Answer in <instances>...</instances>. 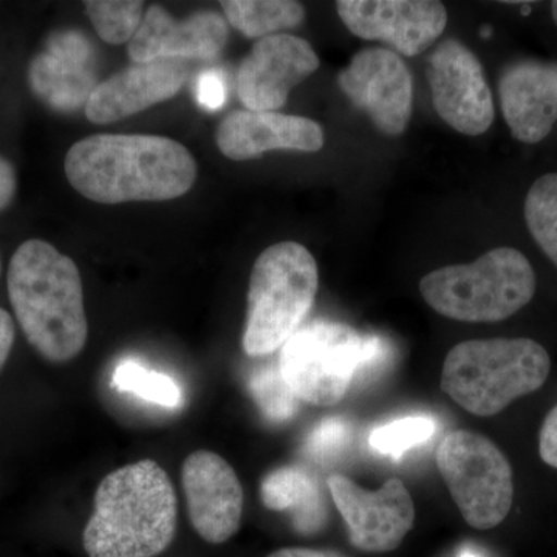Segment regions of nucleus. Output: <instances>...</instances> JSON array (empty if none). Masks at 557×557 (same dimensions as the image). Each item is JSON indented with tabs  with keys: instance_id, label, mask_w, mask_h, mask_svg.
I'll use <instances>...</instances> for the list:
<instances>
[{
	"instance_id": "ddd939ff",
	"label": "nucleus",
	"mask_w": 557,
	"mask_h": 557,
	"mask_svg": "<svg viewBox=\"0 0 557 557\" xmlns=\"http://www.w3.org/2000/svg\"><path fill=\"white\" fill-rule=\"evenodd\" d=\"M319 64L317 51L298 36L277 33L259 39L237 70V95L247 110L276 112Z\"/></svg>"
},
{
	"instance_id": "423d86ee",
	"label": "nucleus",
	"mask_w": 557,
	"mask_h": 557,
	"mask_svg": "<svg viewBox=\"0 0 557 557\" xmlns=\"http://www.w3.org/2000/svg\"><path fill=\"white\" fill-rule=\"evenodd\" d=\"M319 288L318 263L298 242H278L260 252L248 285L245 354H273L296 332L313 307Z\"/></svg>"
},
{
	"instance_id": "7c9ffc66",
	"label": "nucleus",
	"mask_w": 557,
	"mask_h": 557,
	"mask_svg": "<svg viewBox=\"0 0 557 557\" xmlns=\"http://www.w3.org/2000/svg\"><path fill=\"white\" fill-rule=\"evenodd\" d=\"M14 338H16V329H14L13 318L10 317L9 311L0 309V370L10 357Z\"/></svg>"
},
{
	"instance_id": "393cba45",
	"label": "nucleus",
	"mask_w": 557,
	"mask_h": 557,
	"mask_svg": "<svg viewBox=\"0 0 557 557\" xmlns=\"http://www.w3.org/2000/svg\"><path fill=\"white\" fill-rule=\"evenodd\" d=\"M437 432V423L431 417H406L375 429L370 435V446L381 456L401 457L406 450L428 443Z\"/></svg>"
},
{
	"instance_id": "7ed1b4c3",
	"label": "nucleus",
	"mask_w": 557,
	"mask_h": 557,
	"mask_svg": "<svg viewBox=\"0 0 557 557\" xmlns=\"http://www.w3.org/2000/svg\"><path fill=\"white\" fill-rule=\"evenodd\" d=\"M84 528L90 557H156L174 541L177 497L157 461L141 460L106 475Z\"/></svg>"
},
{
	"instance_id": "39448f33",
	"label": "nucleus",
	"mask_w": 557,
	"mask_h": 557,
	"mask_svg": "<svg viewBox=\"0 0 557 557\" xmlns=\"http://www.w3.org/2000/svg\"><path fill=\"white\" fill-rule=\"evenodd\" d=\"M536 271L519 249H491L468 265L431 271L420 292L431 309L461 322H500L515 317L536 295Z\"/></svg>"
},
{
	"instance_id": "f704fd0d",
	"label": "nucleus",
	"mask_w": 557,
	"mask_h": 557,
	"mask_svg": "<svg viewBox=\"0 0 557 557\" xmlns=\"http://www.w3.org/2000/svg\"><path fill=\"white\" fill-rule=\"evenodd\" d=\"M0 273H2V260H0Z\"/></svg>"
},
{
	"instance_id": "0eeeda50",
	"label": "nucleus",
	"mask_w": 557,
	"mask_h": 557,
	"mask_svg": "<svg viewBox=\"0 0 557 557\" xmlns=\"http://www.w3.org/2000/svg\"><path fill=\"white\" fill-rule=\"evenodd\" d=\"M386 347L376 336H362L341 322H314L298 330L282 346V376L299 401L335 406L346 398L359 370L383 358Z\"/></svg>"
},
{
	"instance_id": "9d476101",
	"label": "nucleus",
	"mask_w": 557,
	"mask_h": 557,
	"mask_svg": "<svg viewBox=\"0 0 557 557\" xmlns=\"http://www.w3.org/2000/svg\"><path fill=\"white\" fill-rule=\"evenodd\" d=\"M327 486L355 548L391 553L412 530L416 505L403 480L392 478L380 490L369 491L346 475L335 474L329 478Z\"/></svg>"
},
{
	"instance_id": "aec40b11",
	"label": "nucleus",
	"mask_w": 557,
	"mask_h": 557,
	"mask_svg": "<svg viewBox=\"0 0 557 557\" xmlns=\"http://www.w3.org/2000/svg\"><path fill=\"white\" fill-rule=\"evenodd\" d=\"M260 498L273 511H293L299 530L311 531L321 525V496L304 469L287 467L271 472L260 485Z\"/></svg>"
},
{
	"instance_id": "f8f14e48",
	"label": "nucleus",
	"mask_w": 557,
	"mask_h": 557,
	"mask_svg": "<svg viewBox=\"0 0 557 557\" xmlns=\"http://www.w3.org/2000/svg\"><path fill=\"white\" fill-rule=\"evenodd\" d=\"M336 11L355 36L386 42L405 57L434 46L448 25V11L437 0H339Z\"/></svg>"
},
{
	"instance_id": "2eb2a0df",
	"label": "nucleus",
	"mask_w": 557,
	"mask_h": 557,
	"mask_svg": "<svg viewBox=\"0 0 557 557\" xmlns=\"http://www.w3.org/2000/svg\"><path fill=\"white\" fill-rule=\"evenodd\" d=\"M228 40V24L214 11H200L177 21L163 7L146 11L129 42L135 64L163 60H214Z\"/></svg>"
},
{
	"instance_id": "4be33fe9",
	"label": "nucleus",
	"mask_w": 557,
	"mask_h": 557,
	"mask_svg": "<svg viewBox=\"0 0 557 557\" xmlns=\"http://www.w3.org/2000/svg\"><path fill=\"white\" fill-rule=\"evenodd\" d=\"M531 237L557 269V172L534 180L523 203Z\"/></svg>"
},
{
	"instance_id": "4468645a",
	"label": "nucleus",
	"mask_w": 557,
	"mask_h": 557,
	"mask_svg": "<svg viewBox=\"0 0 557 557\" xmlns=\"http://www.w3.org/2000/svg\"><path fill=\"white\" fill-rule=\"evenodd\" d=\"M188 515L194 530L209 544H225L244 518V487L236 471L219 454L196 450L182 468Z\"/></svg>"
},
{
	"instance_id": "9b49d317",
	"label": "nucleus",
	"mask_w": 557,
	"mask_h": 557,
	"mask_svg": "<svg viewBox=\"0 0 557 557\" xmlns=\"http://www.w3.org/2000/svg\"><path fill=\"white\" fill-rule=\"evenodd\" d=\"M338 86L376 129L398 137L412 115V73L397 51L370 47L358 51L338 73Z\"/></svg>"
},
{
	"instance_id": "f03ea898",
	"label": "nucleus",
	"mask_w": 557,
	"mask_h": 557,
	"mask_svg": "<svg viewBox=\"0 0 557 557\" xmlns=\"http://www.w3.org/2000/svg\"><path fill=\"white\" fill-rule=\"evenodd\" d=\"M7 287L25 338L51 362L78 357L89 336L78 267L49 242H24L10 260Z\"/></svg>"
},
{
	"instance_id": "cd10ccee",
	"label": "nucleus",
	"mask_w": 557,
	"mask_h": 557,
	"mask_svg": "<svg viewBox=\"0 0 557 557\" xmlns=\"http://www.w3.org/2000/svg\"><path fill=\"white\" fill-rule=\"evenodd\" d=\"M196 97L201 108L208 110L222 108L226 98L225 81L222 75L214 70L201 73L197 81Z\"/></svg>"
},
{
	"instance_id": "412c9836",
	"label": "nucleus",
	"mask_w": 557,
	"mask_h": 557,
	"mask_svg": "<svg viewBox=\"0 0 557 557\" xmlns=\"http://www.w3.org/2000/svg\"><path fill=\"white\" fill-rule=\"evenodd\" d=\"M226 21L242 35L269 38L277 32L299 27L306 20L302 3L293 0H223Z\"/></svg>"
},
{
	"instance_id": "dca6fc26",
	"label": "nucleus",
	"mask_w": 557,
	"mask_h": 557,
	"mask_svg": "<svg viewBox=\"0 0 557 557\" xmlns=\"http://www.w3.org/2000/svg\"><path fill=\"white\" fill-rule=\"evenodd\" d=\"M498 98L511 137L537 145L557 123V62L512 61L498 79Z\"/></svg>"
},
{
	"instance_id": "c756f323",
	"label": "nucleus",
	"mask_w": 557,
	"mask_h": 557,
	"mask_svg": "<svg viewBox=\"0 0 557 557\" xmlns=\"http://www.w3.org/2000/svg\"><path fill=\"white\" fill-rule=\"evenodd\" d=\"M17 177L13 164L0 156V212L5 211L16 196Z\"/></svg>"
},
{
	"instance_id": "6ab92c4d",
	"label": "nucleus",
	"mask_w": 557,
	"mask_h": 557,
	"mask_svg": "<svg viewBox=\"0 0 557 557\" xmlns=\"http://www.w3.org/2000/svg\"><path fill=\"white\" fill-rule=\"evenodd\" d=\"M28 86L50 109L70 113L87 106L98 84L90 65L44 49L30 62Z\"/></svg>"
},
{
	"instance_id": "72a5a7b5",
	"label": "nucleus",
	"mask_w": 557,
	"mask_h": 557,
	"mask_svg": "<svg viewBox=\"0 0 557 557\" xmlns=\"http://www.w3.org/2000/svg\"><path fill=\"white\" fill-rule=\"evenodd\" d=\"M460 557H479L478 555H474L472 552H465L461 553Z\"/></svg>"
},
{
	"instance_id": "20e7f679",
	"label": "nucleus",
	"mask_w": 557,
	"mask_h": 557,
	"mask_svg": "<svg viewBox=\"0 0 557 557\" xmlns=\"http://www.w3.org/2000/svg\"><path fill=\"white\" fill-rule=\"evenodd\" d=\"M549 370L548 351L536 341H465L446 355L442 391L472 416L494 417L544 386Z\"/></svg>"
},
{
	"instance_id": "a878e982",
	"label": "nucleus",
	"mask_w": 557,
	"mask_h": 557,
	"mask_svg": "<svg viewBox=\"0 0 557 557\" xmlns=\"http://www.w3.org/2000/svg\"><path fill=\"white\" fill-rule=\"evenodd\" d=\"M249 391L263 416L271 421L282 423L298 412L299 398L293 394L278 368L258 370L249 381Z\"/></svg>"
},
{
	"instance_id": "6e6552de",
	"label": "nucleus",
	"mask_w": 557,
	"mask_h": 557,
	"mask_svg": "<svg viewBox=\"0 0 557 557\" xmlns=\"http://www.w3.org/2000/svg\"><path fill=\"white\" fill-rule=\"evenodd\" d=\"M437 468L469 527L491 530L508 518L515 480L496 443L472 431H454L437 448Z\"/></svg>"
},
{
	"instance_id": "a211bd4d",
	"label": "nucleus",
	"mask_w": 557,
	"mask_h": 557,
	"mask_svg": "<svg viewBox=\"0 0 557 557\" xmlns=\"http://www.w3.org/2000/svg\"><path fill=\"white\" fill-rule=\"evenodd\" d=\"M186 69L178 60L134 64L98 84L86 106V116L95 124L127 119L171 100L186 81Z\"/></svg>"
},
{
	"instance_id": "473e14b6",
	"label": "nucleus",
	"mask_w": 557,
	"mask_h": 557,
	"mask_svg": "<svg viewBox=\"0 0 557 557\" xmlns=\"http://www.w3.org/2000/svg\"><path fill=\"white\" fill-rule=\"evenodd\" d=\"M549 9H552L553 22H555L556 27H557V0H555V2H552V5H549Z\"/></svg>"
},
{
	"instance_id": "f257e3e1",
	"label": "nucleus",
	"mask_w": 557,
	"mask_h": 557,
	"mask_svg": "<svg viewBox=\"0 0 557 557\" xmlns=\"http://www.w3.org/2000/svg\"><path fill=\"white\" fill-rule=\"evenodd\" d=\"M70 185L102 205L164 201L185 196L197 178L193 153L159 135L98 134L69 149Z\"/></svg>"
},
{
	"instance_id": "2f4dec72",
	"label": "nucleus",
	"mask_w": 557,
	"mask_h": 557,
	"mask_svg": "<svg viewBox=\"0 0 557 557\" xmlns=\"http://www.w3.org/2000/svg\"><path fill=\"white\" fill-rule=\"evenodd\" d=\"M267 557H348L343 553L335 552V549H319V548H304V547H289L281 548L277 552L271 553Z\"/></svg>"
},
{
	"instance_id": "5701e85b",
	"label": "nucleus",
	"mask_w": 557,
	"mask_h": 557,
	"mask_svg": "<svg viewBox=\"0 0 557 557\" xmlns=\"http://www.w3.org/2000/svg\"><path fill=\"white\" fill-rule=\"evenodd\" d=\"M145 3L135 0H89L86 13L104 42H131L143 21Z\"/></svg>"
},
{
	"instance_id": "c85d7f7f",
	"label": "nucleus",
	"mask_w": 557,
	"mask_h": 557,
	"mask_svg": "<svg viewBox=\"0 0 557 557\" xmlns=\"http://www.w3.org/2000/svg\"><path fill=\"white\" fill-rule=\"evenodd\" d=\"M539 454L548 467L557 469V405L545 417L539 434Z\"/></svg>"
},
{
	"instance_id": "bb28decb",
	"label": "nucleus",
	"mask_w": 557,
	"mask_h": 557,
	"mask_svg": "<svg viewBox=\"0 0 557 557\" xmlns=\"http://www.w3.org/2000/svg\"><path fill=\"white\" fill-rule=\"evenodd\" d=\"M347 424L344 421L330 418V420L319 423L311 432L307 440V449L313 457H329L335 454L347 442Z\"/></svg>"
},
{
	"instance_id": "f3484780",
	"label": "nucleus",
	"mask_w": 557,
	"mask_h": 557,
	"mask_svg": "<svg viewBox=\"0 0 557 557\" xmlns=\"http://www.w3.org/2000/svg\"><path fill=\"white\" fill-rule=\"evenodd\" d=\"M220 152L234 161L255 160L269 150L318 152L324 148V131L317 121L278 112L236 110L220 123Z\"/></svg>"
},
{
	"instance_id": "b1692460",
	"label": "nucleus",
	"mask_w": 557,
	"mask_h": 557,
	"mask_svg": "<svg viewBox=\"0 0 557 557\" xmlns=\"http://www.w3.org/2000/svg\"><path fill=\"white\" fill-rule=\"evenodd\" d=\"M112 384L120 391L163 408H178L182 405V391L174 380L164 373L143 368L135 361L121 362L113 372Z\"/></svg>"
},
{
	"instance_id": "1a4fd4ad",
	"label": "nucleus",
	"mask_w": 557,
	"mask_h": 557,
	"mask_svg": "<svg viewBox=\"0 0 557 557\" xmlns=\"http://www.w3.org/2000/svg\"><path fill=\"white\" fill-rule=\"evenodd\" d=\"M426 78L440 119L454 131L479 137L493 126V91L482 62L465 44H438L429 57Z\"/></svg>"
}]
</instances>
